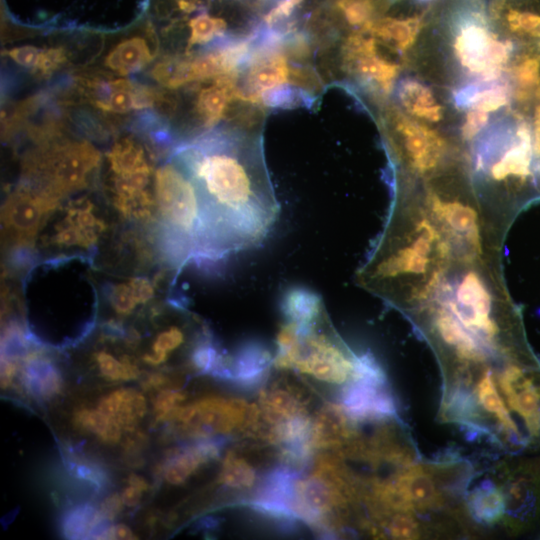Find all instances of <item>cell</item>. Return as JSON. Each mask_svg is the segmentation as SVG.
Here are the masks:
<instances>
[{
    "mask_svg": "<svg viewBox=\"0 0 540 540\" xmlns=\"http://www.w3.org/2000/svg\"><path fill=\"white\" fill-rule=\"evenodd\" d=\"M455 260L416 195L400 185L386 228L357 278L367 290L412 311L431 297Z\"/></svg>",
    "mask_w": 540,
    "mask_h": 540,
    "instance_id": "6da1fadb",
    "label": "cell"
},
{
    "mask_svg": "<svg viewBox=\"0 0 540 540\" xmlns=\"http://www.w3.org/2000/svg\"><path fill=\"white\" fill-rule=\"evenodd\" d=\"M181 161L199 191L219 258L259 246L267 238L279 207L244 158L224 146L208 145L184 151Z\"/></svg>",
    "mask_w": 540,
    "mask_h": 540,
    "instance_id": "7a4b0ae2",
    "label": "cell"
},
{
    "mask_svg": "<svg viewBox=\"0 0 540 540\" xmlns=\"http://www.w3.org/2000/svg\"><path fill=\"white\" fill-rule=\"evenodd\" d=\"M475 3L436 5L411 63L416 74L453 91L454 97L506 78L516 50Z\"/></svg>",
    "mask_w": 540,
    "mask_h": 540,
    "instance_id": "3957f363",
    "label": "cell"
},
{
    "mask_svg": "<svg viewBox=\"0 0 540 540\" xmlns=\"http://www.w3.org/2000/svg\"><path fill=\"white\" fill-rule=\"evenodd\" d=\"M493 257L473 262L453 261L430 299L443 304L491 354H507L523 362L534 359L530 351L510 347L503 340L499 312L514 308ZM424 306V305H423Z\"/></svg>",
    "mask_w": 540,
    "mask_h": 540,
    "instance_id": "277c9868",
    "label": "cell"
},
{
    "mask_svg": "<svg viewBox=\"0 0 540 540\" xmlns=\"http://www.w3.org/2000/svg\"><path fill=\"white\" fill-rule=\"evenodd\" d=\"M387 121L402 178L426 180L468 166L465 147L457 135L413 119L399 107H390Z\"/></svg>",
    "mask_w": 540,
    "mask_h": 540,
    "instance_id": "5b68a950",
    "label": "cell"
},
{
    "mask_svg": "<svg viewBox=\"0 0 540 540\" xmlns=\"http://www.w3.org/2000/svg\"><path fill=\"white\" fill-rule=\"evenodd\" d=\"M108 198L116 212L137 224L158 223L153 165L137 141L124 138L107 155Z\"/></svg>",
    "mask_w": 540,
    "mask_h": 540,
    "instance_id": "8992f818",
    "label": "cell"
},
{
    "mask_svg": "<svg viewBox=\"0 0 540 540\" xmlns=\"http://www.w3.org/2000/svg\"><path fill=\"white\" fill-rule=\"evenodd\" d=\"M107 230L108 223L100 208L82 196L57 205L36 240L39 248L48 254H78L97 247Z\"/></svg>",
    "mask_w": 540,
    "mask_h": 540,
    "instance_id": "52a82bcc",
    "label": "cell"
},
{
    "mask_svg": "<svg viewBox=\"0 0 540 540\" xmlns=\"http://www.w3.org/2000/svg\"><path fill=\"white\" fill-rule=\"evenodd\" d=\"M450 93L448 89L418 74L405 77L397 87L399 108L405 114L444 130L459 126L462 116Z\"/></svg>",
    "mask_w": 540,
    "mask_h": 540,
    "instance_id": "ba28073f",
    "label": "cell"
},
{
    "mask_svg": "<svg viewBox=\"0 0 540 540\" xmlns=\"http://www.w3.org/2000/svg\"><path fill=\"white\" fill-rule=\"evenodd\" d=\"M100 164L99 152L87 142H76L50 152L44 159V190L61 198L84 188Z\"/></svg>",
    "mask_w": 540,
    "mask_h": 540,
    "instance_id": "9c48e42d",
    "label": "cell"
},
{
    "mask_svg": "<svg viewBox=\"0 0 540 540\" xmlns=\"http://www.w3.org/2000/svg\"><path fill=\"white\" fill-rule=\"evenodd\" d=\"M440 349L450 352L463 367L482 365L491 353L440 302L431 300L417 310Z\"/></svg>",
    "mask_w": 540,
    "mask_h": 540,
    "instance_id": "30bf717a",
    "label": "cell"
},
{
    "mask_svg": "<svg viewBox=\"0 0 540 540\" xmlns=\"http://www.w3.org/2000/svg\"><path fill=\"white\" fill-rule=\"evenodd\" d=\"M505 498V527L526 530L540 517V458L527 460L508 472L500 485Z\"/></svg>",
    "mask_w": 540,
    "mask_h": 540,
    "instance_id": "8fae6325",
    "label": "cell"
},
{
    "mask_svg": "<svg viewBox=\"0 0 540 540\" xmlns=\"http://www.w3.org/2000/svg\"><path fill=\"white\" fill-rule=\"evenodd\" d=\"M59 198L44 189L21 188L5 201L2 222L5 233L20 246H31Z\"/></svg>",
    "mask_w": 540,
    "mask_h": 540,
    "instance_id": "7c38bea8",
    "label": "cell"
},
{
    "mask_svg": "<svg viewBox=\"0 0 540 540\" xmlns=\"http://www.w3.org/2000/svg\"><path fill=\"white\" fill-rule=\"evenodd\" d=\"M369 33V32H368ZM348 69L366 84L382 93L392 90L402 64L399 57L384 47L369 33L350 37L344 49Z\"/></svg>",
    "mask_w": 540,
    "mask_h": 540,
    "instance_id": "4fadbf2b",
    "label": "cell"
},
{
    "mask_svg": "<svg viewBox=\"0 0 540 540\" xmlns=\"http://www.w3.org/2000/svg\"><path fill=\"white\" fill-rule=\"evenodd\" d=\"M501 394L510 410L524 422L528 434L540 436V375L535 366L510 361L497 376Z\"/></svg>",
    "mask_w": 540,
    "mask_h": 540,
    "instance_id": "5bb4252c",
    "label": "cell"
},
{
    "mask_svg": "<svg viewBox=\"0 0 540 540\" xmlns=\"http://www.w3.org/2000/svg\"><path fill=\"white\" fill-rule=\"evenodd\" d=\"M486 13L502 38L522 48L540 50V0H491Z\"/></svg>",
    "mask_w": 540,
    "mask_h": 540,
    "instance_id": "9a60e30c",
    "label": "cell"
},
{
    "mask_svg": "<svg viewBox=\"0 0 540 540\" xmlns=\"http://www.w3.org/2000/svg\"><path fill=\"white\" fill-rule=\"evenodd\" d=\"M186 424H194L200 431L230 432L251 424L257 417V409L240 399L207 398L190 406L173 411Z\"/></svg>",
    "mask_w": 540,
    "mask_h": 540,
    "instance_id": "2e32d148",
    "label": "cell"
},
{
    "mask_svg": "<svg viewBox=\"0 0 540 540\" xmlns=\"http://www.w3.org/2000/svg\"><path fill=\"white\" fill-rule=\"evenodd\" d=\"M299 478L288 467H277L263 478L251 507L268 517L292 523L298 518L295 512L296 486Z\"/></svg>",
    "mask_w": 540,
    "mask_h": 540,
    "instance_id": "e0dca14e",
    "label": "cell"
},
{
    "mask_svg": "<svg viewBox=\"0 0 540 540\" xmlns=\"http://www.w3.org/2000/svg\"><path fill=\"white\" fill-rule=\"evenodd\" d=\"M341 407L351 420H383L396 415L397 406L385 386L352 380L341 393Z\"/></svg>",
    "mask_w": 540,
    "mask_h": 540,
    "instance_id": "ac0fdd59",
    "label": "cell"
},
{
    "mask_svg": "<svg viewBox=\"0 0 540 540\" xmlns=\"http://www.w3.org/2000/svg\"><path fill=\"white\" fill-rule=\"evenodd\" d=\"M393 481L415 513L438 510L445 505L442 484L431 467L412 464Z\"/></svg>",
    "mask_w": 540,
    "mask_h": 540,
    "instance_id": "d6986e66",
    "label": "cell"
},
{
    "mask_svg": "<svg viewBox=\"0 0 540 540\" xmlns=\"http://www.w3.org/2000/svg\"><path fill=\"white\" fill-rule=\"evenodd\" d=\"M342 501L341 491L320 474L297 482L295 512L308 523L317 524Z\"/></svg>",
    "mask_w": 540,
    "mask_h": 540,
    "instance_id": "ffe728a7",
    "label": "cell"
},
{
    "mask_svg": "<svg viewBox=\"0 0 540 540\" xmlns=\"http://www.w3.org/2000/svg\"><path fill=\"white\" fill-rule=\"evenodd\" d=\"M157 281L145 275L118 278L104 288L109 307L121 316L132 314L156 297Z\"/></svg>",
    "mask_w": 540,
    "mask_h": 540,
    "instance_id": "44dd1931",
    "label": "cell"
},
{
    "mask_svg": "<svg viewBox=\"0 0 540 540\" xmlns=\"http://www.w3.org/2000/svg\"><path fill=\"white\" fill-rule=\"evenodd\" d=\"M474 395L479 408H482L488 416L495 420L506 436L520 444L526 440L512 418L510 409L499 392L495 384V377L489 368L486 367L479 376Z\"/></svg>",
    "mask_w": 540,
    "mask_h": 540,
    "instance_id": "7402d4cb",
    "label": "cell"
},
{
    "mask_svg": "<svg viewBox=\"0 0 540 540\" xmlns=\"http://www.w3.org/2000/svg\"><path fill=\"white\" fill-rule=\"evenodd\" d=\"M272 354L262 344H244L233 359V382L249 388L258 385L273 363Z\"/></svg>",
    "mask_w": 540,
    "mask_h": 540,
    "instance_id": "603a6c76",
    "label": "cell"
},
{
    "mask_svg": "<svg viewBox=\"0 0 540 540\" xmlns=\"http://www.w3.org/2000/svg\"><path fill=\"white\" fill-rule=\"evenodd\" d=\"M22 380L31 394L42 399L58 394L62 384L58 369L49 359L38 353L26 355Z\"/></svg>",
    "mask_w": 540,
    "mask_h": 540,
    "instance_id": "cb8c5ba5",
    "label": "cell"
},
{
    "mask_svg": "<svg viewBox=\"0 0 540 540\" xmlns=\"http://www.w3.org/2000/svg\"><path fill=\"white\" fill-rule=\"evenodd\" d=\"M220 443L205 440L173 455L165 468V478L171 484L185 482L201 465L219 456Z\"/></svg>",
    "mask_w": 540,
    "mask_h": 540,
    "instance_id": "d4e9b609",
    "label": "cell"
},
{
    "mask_svg": "<svg viewBox=\"0 0 540 540\" xmlns=\"http://www.w3.org/2000/svg\"><path fill=\"white\" fill-rule=\"evenodd\" d=\"M99 410L120 426L131 429L146 412L145 398L136 390L120 389L104 397Z\"/></svg>",
    "mask_w": 540,
    "mask_h": 540,
    "instance_id": "484cf974",
    "label": "cell"
},
{
    "mask_svg": "<svg viewBox=\"0 0 540 540\" xmlns=\"http://www.w3.org/2000/svg\"><path fill=\"white\" fill-rule=\"evenodd\" d=\"M471 516L485 525L503 522L505 517V498L500 485L484 482L474 488L467 499Z\"/></svg>",
    "mask_w": 540,
    "mask_h": 540,
    "instance_id": "4316f807",
    "label": "cell"
},
{
    "mask_svg": "<svg viewBox=\"0 0 540 540\" xmlns=\"http://www.w3.org/2000/svg\"><path fill=\"white\" fill-rule=\"evenodd\" d=\"M288 75L284 58L270 54L253 61L247 74V83L254 92H269L285 83Z\"/></svg>",
    "mask_w": 540,
    "mask_h": 540,
    "instance_id": "83f0119b",
    "label": "cell"
},
{
    "mask_svg": "<svg viewBox=\"0 0 540 540\" xmlns=\"http://www.w3.org/2000/svg\"><path fill=\"white\" fill-rule=\"evenodd\" d=\"M348 418L340 406L329 405L323 409L313 424L314 447H329L347 439L351 432Z\"/></svg>",
    "mask_w": 540,
    "mask_h": 540,
    "instance_id": "f1b7e54d",
    "label": "cell"
},
{
    "mask_svg": "<svg viewBox=\"0 0 540 540\" xmlns=\"http://www.w3.org/2000/svg\"><path fill=\"white\" fill-rule=\"evenodd\" d=\"M98 106L113 113H126L132 108L148 106L151 98L130 83L120 80L109 83L99 93Z\"/></svg>",
    "mask_w": 540,
    "mask_h": 540,
    "instance_id": "f546056e",
    "label": "cell"
},
{
    "mask_svg": "<svg viewBox=\"0 0 540 540\" xmlns=\"http://www.w3.org/2000/svg\"><path fill=\"white\" fill-rule=\"evenodd\" d=\"M150 59L147 42L141 37H132L119 43L109 53L106 64L120 74H128L143 67Z\"/></svg>",
    "mask_w": 540,
    "mask_h": 540,
    "instance_id": "4dcf8cb0",
    "label": "cell"
},
{
    "mask_svg": "<svg viewBox=\"0 0 540 540\" xmlns=\"http://www.w3.org/2000/svg\"><path fill=\"white\" fill-rule=\"evenodd\" d=\"M107 521L90 505L77 506L67 513L63 521V532L69 539L96 538L107 528H102Z\"/></svg>",
    "mask_w": 540,
    "mask_h": 540,
    "instance_id": "1f68e13d",
    "label": "cell"
},
{
    "mask_svg": "<svg viewBox=\"0 0 540 540\" xmlns=\"http://www.w3.org/2000/svg\"><path fill=\"white\" fill-rule=\"evenodd\" d=\"M233 94V85L226 78L217 80L201 91L197 100V111L206 124H213L220 119Z\"/></svg>",
    "mask_w": 540,
    "mask_h": 540,
    "instance_id": "d6a6232c",
    "label": "cell"
},
{
    "mask_svg": "<svg viewBox=\"0 0 540 540\" xmlns=\"http://www.w3.org/2000/svg\"><path fill=\"white\" fill-rule=\"evenodd\" d=\"M261 402L269 419L277 423L303 414L301 403L292 393L281 388L263 393Z\"/></svg>",
    "mask_w": 540,
    "mask_h": 540,
    "instance_id": "836d02e7",
    "label": "cell"
},
{
    "mask_svg": "<svg viewBox=\"0 0 540 540\" xmlns=\"http://www.w3.org/2000/svg\"><path fill=\"white\" fill-rule=\"evenodd\" d=\"M76 423L78 426L96 434L107 442H116L121 435V426L100 410L79 411L76 415Z\"/></svg>",
    "mask_w": 540,
    "mask_h": 540,
    "instance_id": "e575fe53",
    "label": "cell"
},
{
    "mask_svg": "<svg viewBox=\"0 0 540 540\" xmlns=\"http://www.w3.org/2000/svg\"><path fill=\"white\" fill-rule=\"evenodd\" d=\"M220 481L232 488H247L255 481V471L243 458L229 452L223 462Z\"/></svg>",
    "mask_w": 540,
    "mask_h": 540,
    "instance_id": "d590c367",
    "label": "cell"
},
{
    "mask_svg": "<svg viewBox=\"0 0 540 540\" xmlns=\"http://www.w3.org/2000/svg\"><path fill=\"white\" fill-rule=\"evenodd\" d=\"M96 362L101 373L113 380H129L139 374L137 366L128 356H122L120 360L111 354L100 351L95 354Z\"/></svg>",
    "mask_w": 540,
    "mask_h": 540,
    "instance_id": "8d00e7d4",
    "label": "cell"
},
{
    "mask_svg": "<svg viewBox=\"0 0 540 540\" xmlns=\"http://www.w3.org/2000/svg\"><path fill=\"white\" fill-rule=\"evenodd\" d=\"M183 342V331L177 326H171L156 336L152 344V352L144 355L143 360L153 365L160 364Z\"/></svg>",
    "mask_w": 540,
    "mask_h": 540,
    "instance_id": "74e56055",
    "label": "cell"
},
{
    "mask_svg": "<svg viewBox=\"0 0 540 540\" xmlns=\"http://www.w3.org/2000/svg\"><path fill=\"white\" fill-rule=\"evenodd\" d=\"M189 45L206 43L226 29L223 19L209 14H199L189 22Z\"/></svg>",
    "mask_w": 540,
    "mask_h": 540,
    "instance_id": "f35d334b",
    "label": "cell"
},
{
    "mask_svg": "<svg viewBox=\"0 0 540 540\" xmlns=\"http://www.w3.org/2000/svg\"><path fill=\"white\" fill-rule=\"evenodd\" d=\"M352 380H360L376 386L386 385L385 373L378 361L370 353L356 355Z\"/></svg>",
    "mask_w": 540,
    "mask_h": 540,
    "instance_id": "ab89813d",
    "label": "cell"
},
{
    "mask_svg": "<svg viewBox=\"0 0 540 540\" xmlns=\"http://www.w3.org/2000/svg\"><path fill=\"white\" fill-rule=\"evenodd\" d=\"M388 530L397 539H417L422 536V527L412 512H397L391 518Z\"/></svg>",
    "mask_w": 540,
    "mask_h": 540,
    "instance_id": "60d3db41",
    "label": "cell"
},
{
    "mask_svg": "<svg viewBox=\"0 0 540 540\" xmlns=\"http://www.w3.org/2000/svg\"><path fill=\"white\" fill-rule=\"evenodd\" d=\"M42 51V49L35 46L25 45L13 48L9 54L11 58L21 66L27 68H36Z\"/></svg>",
    "mask_w": 540,
    "mask_h": 540,
    "instance_id": "b9f144b4",
    "label": "cell"
},
{
    "mask_svg": "<svg viewBox=\"0 0 540 540\" xmlns=\"http://www.w3.org/2000/svg\"><path fill=\"white\" fill-rule=\"evenodd\" d=\"M184 399V395L178 391H164L160 393L155 401V411L158 414V418L164 419V417L176 408L177 403Z\"/></svg>",
    "mask_w": 540,
    "mask_h": 540,
    "instance_id": "7bdbcfd3",
    "label": "cell"
},
{
    "mask_svg": "<svg viewBox=\"0 0 540 540\" xmlns=\"http://www.w3.org/2000/svg\"><path fill=\"white\" fill-rule=\"evenodd\" d=\"M74 471L78 478L91 481L98 486H101L106 481L105 474L91 464H75Z\"/></svg>",
    "mask_w": 540,
    "mask_h": 540,
    "instance_id": "ee69618b",
    "label": "cell"
},
{
    "mask_svg": "<svg viewBox=\"0 0 540 540\" xmlns=\"http://www.w3.org/2000/svg\"><path fill=\"white\" fill-rule=\"evenodd\" d=\"M122 502V498L113 494L104 500L99 511L106 520H112L120 512Z\"/></svg>",
    "mask_w": 540,
    "mask_h": 540,
    "instance_id": "f6af8a7d",
    "label": "cell"
},
{
    "mask_svg": "<svg viewBox=\"0 0 540 540\" xmlns=\"http://www.w3.org/2000/svg\"><path fill=\"white\" fill-rule=\"evenodd\" d=\"M133 533L130 528L124 524L107 527L98 537V539H133Z\"/></svg>",
    "mask_w": 540,
    "mask_h": 540,
    "instance_id": "bcb514c9",
    "label": "cell"
},
{
    "mask_svg": "<svg viewBox=\"0 0 540 540\" xmlns=\"http://www.w3.org/2000/svg\"><path fill=\"white\" fill-rule=\"evenodd\" d=\"M141 490L133 485L127 487L122 493V501L127 506L136 505L141 497Z\"/></svg>",
    "mask_w": 540,
    "mask_h": 540,
    "instance_id": "7dc6e473",
    "label": "cell"
},
{
    "mask_svg": "<svg viewBox=\"0 0 540 540\" xmlns=\"http://www.w3.org/2000/svg\"><path fill=\"white\" fill-rule=\"evenodd\" d=\"M129 483H130V485H133V486L139 488L141 491H144V490H146L148 488V485L145 482V480L142 479L139 476H136V475H131L129 477Z\"/></svg>",
    "mask_w": 540,
    "mask_h": 540,
    "instance_id": "c3c4849f",
    "label": "cell"
},
{
    "mask_svg": "<svg viewBox=\"0 0 540 540\" xmlns=\"http://www.w3.org/2000/svg\"><path fill=\"white\" fill-rule=\"evenodd\" d=\"M165 382V378L162 375H152L147 380L148 387H157Z\"/></svg>",
    "mask_w": 540,
    "mask_h": 540,
    "instance_id": "681fc988",
    "label": "cell"
}]
</instances>
